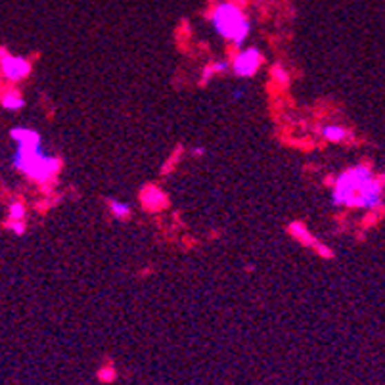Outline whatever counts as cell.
Segmentation results:
<instances>
[{
    "mask_svg": "<svg viewBox=\"0 0 385 385\" xmlns=\"http://www.w3.org/2000/svg\"><path fill=\"white\" fill-rule=\"evenodd\" d=\"M26 219V206L21 201H14L8 207V221H23Z\"/></svg>",
    "mask_w": 385,
    "mask_h": 385,
    "instance_id": "12",
    "label": "cell"
},
{
    "mask_svg": "<svg viewBox=\"0 0 385 385\" xmlns=\"http://www.w3.org/2000/svg\"><path fill=\"white\" fill-rule=\"evenodd\" d=\"M110 211L115 219H127L128 215H130V206L125 204V201H121V199H110Z\"/></svg>",
    "mask_w": 385,
    "mask_h": 385,
    "instance_id": "11",
    "label": "cell"
},
{
    "mask_svg": "<svg viewBox=\"0 0 385 385\" xmlns=\"http://www.w3.org/2000/svg\"><path fill=\"white\" fill-rule=\"evenodd\" d=\"M290 232L295 240H299L301 244H305V246H310V248L317 249V253L320 257H332V249L328 248V246H324V244H320V241H318L317 238L307 230V226H305L303 223H297V221L291 223Z\"/></svg>",
    "mask_w": 385,
    "mask_h": 385,
    "instance_id": "7",
    "label": "cell"
},
{
    "mask_svg": "<svg viewBox=\"0 0 385 385\" xmlns=\"http://www.w3.org/2000/svg\"><path fill=\"white\" fill-rule=\"evenodd\" d=\"M0 73H2V77L8 79L10 83H19V81L29 77L31 63L21 56H14L8 50L0 48Z\"/></svg>",
    "mask_w": 385,
    "mask_h": 385,
    "instance_id": "4",
    "label": "cell"
},
{
    "mask_svg": "<svg viewBox=\"0 0 385 385\" xmlns=\"http://www.w3.org/2000/svg\"><path fill=\"white\" fill-rule=\"evenodd\" d=\"M244 96H246V92H244V90H236V92H234V98H238V100H240V98H244Z\"/></svg>",
    "mask_w": 385,
    "mask_h": 385,
    "instance_id": "17",
    "label": "cell"
},
{
    "mask_svg": "<svg viewBox=\"0 0 385 385\" xmlns=\"http://www.w3.org/2000/svg\"><path fill=\"white\" fill-rule=\"evenodd\" d=\"M0 103L8 112H17V110H21L26 106V100H23V96L19 95L17 90L12 88V90H6L4 95L0 96Z\"/></svg>",
    "mask_w": 385,
    "mask_h": 385,
    "instance_id": "9",
    "label": "cell"
},
{
    "mask_svg": "<svg viewBox=\"0 0 385 385\" xmlns=\"http://www.w3.org/2000/svg\"><path fill=\"white\" fill-rule=\"evenodd\" d=\"M372 177H374V171L370 165H357V167L343 171L335 180L332 201L335 206L360 207V192Z\"/></svg>",
    "mask_w": 385,
    "mask_h": 385,
    "instance_id": "2",
    "label": "cell"
},
{
    "mask_svg": "<svg viewBox=\"0 0 385 385\" xmlns=\"http://www.w3.org/2000/svg\"><path fill=\"white\" fill-rule=\"evenodd\" d=\"M8 228L14 232L16 236H21V234L26 232V223H23V221H8Z\"/></svg>",
    "mask_w": 385,
    "mask_h": 385,
    "instance_id": "16",
    "label": "cell"
},
{
    "mask_svg": "<svg viewBox=\"0 0 385 385\" xmlns=\"http://www.w3.org/2000/svg\"><path fill=\"white\" fill-rule=\"evenodd\" d=\"M12 161H14V167L17 171L23 172L27 179L37 180V182L54 179L58 175V171H60V159L46 154L43 148L31 150V152L16 150Z\"/></svg>",
    "mask_w": 385,
    "mask_h": 385,
    "instance_id": "3",
    "label": "cell"
},
{
    "mask_svg": "<svg viewBox=\"0 0 385 385\" xmlns=\"http://www.w3.org/2000/svg\"><path fill=\"white\" fill-rule=\"evenodd\" d=\"M211 26H213L215 33L219 37L238 44V46L244 44V41H248L249 33H251V21L232 2H223L213 10Z\"/></svg>",
    "mask_w": 385,
    "mask_h": 385,
    "instance_id": "1",
    "label": "cell"
},
{
    "mask_svg": "<svg viewBox=\"0 0 385 385\" xmlns=\"http://www.w3.org/2000/svg\"><path fill=\"white\" fill-rule=\"evenodd\" d=\"M226 68H228V63H226V61H215V63H211V66L206 69V73H204V79H206V81H209V79H211V75H215V73H223Z\"/></svg>",
    "mask_w": 385,
    "mask_h": 385,
    "instance_id": "15",
    "label": "cell"
},
{
    "mask_svg": "<svg viewBox=\"0 0 385 385\" xmlns=\"http://www.w3.org/2000/svg\"><path fill=\"white\" fill-rule=\"evenodd\" d=\"M261 66H263V54H261V50L249 46V48H244V50L236 54V58L232 61V71L236 73V77L248 79L253 77Z\"/></svg>",
    "mask_w": 385,
    "mask_h": 385,
    "instance_id": "5",
    "label": "cell"
},
{
    "mask_svg": "<svg viewBox=\"0 0 385 385\" xmlns=\"http://www.w3.org/2000/svg\"><path fill=\"white\" fill-rule=\"evenodd\" d=\"M140 201L148 211H161L167 206V194L161 188H157L154 184L146 186L140 194Z\"/></svg>",
    "mask_w": 385,
    "mask_h": 385,
    "instance_id": "8",
    "label": "cell"
},
{
    "mask_svg": "<svg viewBox=\"0 0 385 385\" xmlns=\"http://www.w3.org/2000/svg\"><path fill=\"white\" fill-rule=\"evenodd\" d=\"M10 137L16 142L17 150L21 152H31V150H39L41 146V135L27 127H14L10 130Z\"/></svg>",
    "mask_w": 385,
    "mask_h": 385,
    "instance_id": "6",
    "label": "cell"
},
{
    "mask_svg": "<svg viewBox=\"0 0 385 385\" xmlns=\"http://www.w3.org/2000/svg\"><path fill=\"white\" fill-rule=\"evenodd\" d=\"M273 77L280 86H288V83H290V75H288V71H286L282 66H274Z\"/></svg>",
    "mask_w": 385,
    "mask_h": 385,
    "instance_id": "14",
    "label": "cell"
},
{
    "mask_svg": "<svg viewBox=\"0 0 385 385\" xmlns=\"http://www.w3.org/2000/svg\"><path fill=\"white\" fill-rule=\"evenodd\" d=\"M322 137H324L326 140H330V142H342V140H345V137H347V130L343 127H339V125H326V127L322 128Z\"/></svg>",
    "mask_w": 385,
    "mask_h": 385,
    "instance_id": "10",
    "label": "cell"
},
{
    "mask_svg": "<svg viewBox=\"0 0 385 385\" xmlns=\"http://www.w3.org/2000/svg\"><path fill=\"white\" fill-rule=\"evenodd\" d=\"M115 377H117V372H115L112 364H106V366L98 370V379L102 384H112V382H115Z\"/></svg>",
    "mask_w": 385,
    "mask_h": 385,
    "instance_id": "13",
    "label": "cell"
}]
</instances>
